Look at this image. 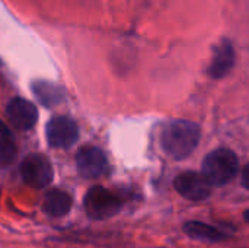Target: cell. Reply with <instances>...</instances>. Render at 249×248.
Returning a JSON list of instances; mask_svg holds the SVG:
<instances>
[{
    "mask_svg": "<svg viewBox=\"0 0 249 248\" xmlns=\"http://www.w3.org/2000/svg\"><path fill=\"white\" fill-rule=\"evenodd\" d=\"M6 114L10 123L19 130L32 129L38 118L36 107L23 98H13L6 107Z\"/></svg>",
    "mask_w": 249,
    "mask_h": 248,
    "instance_id": "ba28073f",
    "label": "cell"
},
{
    "mask_svg": "<svg viewBox=\"0 0 249 248\" xmlns=\"http://www.w3.org/2000/svg\"><path fill=\"white\" fill-rule=\"evenodd\" d=\"M233 64H235L233 45L229 39H222V42L214 48V54L209 72L213 77L220 79L231 72Z\"/></svg>",
    "mask_w": 249,
    "mask_h": 248,
    "instance_id": "9c48e42d",
    "label": "cell"
},
{
    "mask_svg": "<svg viewBox=\"0 0 249 248\" xmlns=\"http://www.w3.org/2000/svg\"><path fill=\"white\" fill-rule=\"evenodd\" d=\"M174 187L184 199L191 202H203L212 194V184L209 180L203 174L194 171L179 174L174 181Z\"/></svg>",
    "mask_w": 249,
    "mask_h": 248,
    "instance_id": "8992f818",
    "label": "cell"
},
{
    "mask_svg": "<svg viewBox=\"0 0 249 248\" xmlns=\"http://www.w3.org/2000/svg\"><path fill=\"white\" fill-rule=\"evenodd\" d=\"M73 206L71 196L60 189H53L47 191L42 202V212L50 218H63L69 215Z\"/></svg>",
    "mask_w": 249,
    "mask_h": 248,
    "instance_id": "30bf717a",
    "label": "cell"
},
{
    "mask_svg": "<svg viewBox=\"0 0 249 248\" xmlns=\"http://www.w3.org/2000/svg\"><path fill=\"white\" fill-rule=\"evenodd\" d=\"M32 91H34L36 99L48 108L60 104L64 98L63 89L58 85H54L50 82H35L32 85Z\"/></svg>",
    "mask_w": 249,
    "mask_h": 248,
    "instance_id": "7c38bea8",
    "label": "cell"
},
{
    "mask_svg": "<svg viewBox=\"0 0 249 248\" xmlns=\"http://www.w3.org/2000/svg\"><path fill=\"white\" fill-rule=\"evenodd\" d=\"M0 134H6V136H9V130H7V127L4 126V123L0 120Z\"/></svg>",
    "mask_w": 249,
    "mask_h": 248,
    "instance_id": "9a60e30c",
    "label": "cell"
},
{
    "mask_svg": "<svg viewBox=\"0 0 249 248\" xmlns=\"http://www.w3.org/2000/svg\"><path fill=\"white\" fill-rule=\"evenodd\" d=\"M244 218H245V221L249 224V210H247V212L244 213Z\"/></svg>",
    "mask_w": 249,
    "mask_h": 248,
    "instance_id": "2e32d148",
    "label": "cell"
},
{
    "mask_svg": "<svg viewBox=\"0 0 249 248\" xmlns=\"http://www.w3.org/2000/svg\"><path fill=\"white\" fill-rule=\"evenodd\" d=\"M77 171L83 178H99L108 170V161L105 153L95 146H83L76 155Z\"/></svg>",
    "mask_w": 249,
    "mask_h": 248,
    "instance_id": "52a82bcc",
    "label": "cell"
},
{
    "mask_svg": "<svg viewBox=\"0 0 249 248\" xmlns=\"http://www.w3.org/2000/svg\"><path fill=\"white\" fill-rule=\"evenodd\" d=\"M201 137L198 124L188 120H177L162 133V146L174 159H185L197 148Z\"/></svg>",
    "mask_w": 249,
    "mask_h": 248,
    "instance_id": "6da1fadb",
    "label": "cell"
},
{
    "mask_svg": "<svg viewBox=\"0 0 249 248\" xmlns=\"http://www.w3.org/2000/svg\"><path fill=\"white\" fill-rule=\"evenodd\" d=\"M184 232L193 240L207 241V243H222L229 238V235L220 231L219 228L204 224V222H198V221L187 222L184 225Z\"/></svg>",
    "mask_w": 249,
    "mask_h": 248,
    "instance_id": "8fae6325",
    "label": "cell"
},
{
    "mask_svg": "<svg viewBox=\"0 0 249 248\" xmlns=\"http://www.w3.org/2000/svg\"><path fill=\"white\" fill-rule=\"evenodd\" d=\"M239 168L238 156L226 148L210 152L203 161V175L212 186H225L231 183Z\"/></svg>",
    "mask_w": 249,
    "mask_h": 248,
    "instance_id": "7a4b0ae2",
    "label": "cell"
},
{
    "mask_svg": "<svg viewBox=\"0 0 249 248\" xmlns=\"http://www.w3.org/2000/svg\"><path fill=\"white\" fill-rule=\"evenodd\" d=\"M20 177L34 189H45L54 178V170L47 156L41 153H31L25 156L20 164Z\"/></svg>",
    "mask_w": 249,
    "mask_h": 248,
    "instance_id": "277c9868",
    "label": "cell"
},
{
    "mask_svg": "<svg viewBox=\"0 0 249 248\" xmlns=\"http://www.w3.org/2000/svg\"><path fill=\"white\" fill-rule=\"evenodd\" d=\"M242 184L245 186V189L249 190V164L244 168V171H242Z\"/></svg>",
    "mask_w": 249,
    "mask_h": 248,
    "instance_id": "5bb4252c",
    "label": "cell"
},
{
    "mask_svg": "<svg viewBox=\"0 0 249 248\" xmlns=\"http://www.w3.org/2000/svg\"><path fill=\"white\" fill-rule=\"evenodd\" d=\"M18 151L16 145L10 139V136L0 134V168H7L16 159Z\"/></svg>",
    "mask_w": 249,
    "mask_h": 248,
    "instance_id": "4fadbf2b",
    "label": "cell"
},
{
    "mask_svg": "<svg viewBox=\"0 0 249 248\" xmlns=\"http://www.w3.org/2000/svg\"><path fill=\"white\" fill-rule=\"evenodd\" d=\"M45 134H47L48 145L51 148L66 149L76 143L79 137V129L76 121L71 120L70 117L58 115V117H53L47 123Z\"/></svg>",
    "mask_w": 249,
    "mask_h": 248,
    "instance_id": "5b68a950",
    "label": "cell"
},
{
    "mask_svg": "<svg viewBox=\"0 0 249 248\" xmlns=\"http://www.w3.org/2000/svg\"><path fill=\"white\" fill-rule=\"evenodd\" d=\"M123 205L124 202L117 193L102 186L90 187L83 199L85 212L92 221H105L114 218L121 212Z\"/></svg>",
    "mask_w": 249,
    "mask_h": 248,
    "instance_id": "3957f363",
    "label": "cell"
}]
</instances>
